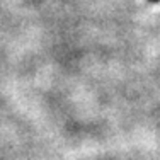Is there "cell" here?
Returning <instances> with one entry per match:
<instances>
[{"label":"cell","instance_id":"cell-1","mask_svg":"<svg viewBox=\"0 0 160 160\" xmlns=\"http://www.w3.org/2000/svg\"><path fill=\"white\" fill-rule=\"evenodd\" d=\"M152 3H157V2H160V0H150Z\"/></svg>","mask_w":160,"mask_h":160}]
</instances>
